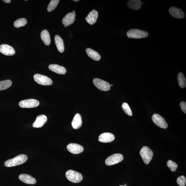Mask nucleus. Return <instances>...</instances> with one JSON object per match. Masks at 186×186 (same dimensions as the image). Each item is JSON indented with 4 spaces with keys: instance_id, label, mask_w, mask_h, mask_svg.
<instances>
[{
    "instance_id": "1",
    "label": "nucleus",
    "mask_w": 186,
    "mask_h": 186,
    "mask_svg": "<svg viewBox=\"0 0 186 186\" xmlns=\"http://www.w3.org/2000/svg\"><path fill=\"white\" fill-rule=\"evenodd\" d=\"M28 159L26 155L22 154L16 156L12 159L7 160L5 162V166L7 167H11L20 165L24 163Z\"/></svg>"
},
{
    "instance_id": "2",
    "label": "nucleus",
    "mask_w": 186,
    "mask_h": 186,
    "mask_svg": "<svg viewBox=\"0 0 186 186\" xmlns=\"http://www.w3.org/2000/svg\"><path fill=\"white\" fill-rule=\"evenodd\" d=\"M128 37L129 38L135 39H142L145 38L148 36L147 32L138 29H131L128 31L127 33Z\"/></svg>"
},
{
    "instance_id": "3",
    "label": "nucleus",
    "mask_w": 186,
    "mask_h": 186,
    "mask_svg": "<svg viewBox=\"0 0 186 186\" xmlns=\"http://www.w3.org/2000/svg\"><path fill=\"white\" fill-rule=\"evenodd\" d=\"M66 176L68 180L74 183L80 182L83 179L80 173L72 170H68L66 173Z\"/></svg>"
},
{
    "instance_id": "4",
    "label": "nucleus",
    "mask_w": 186,
    "mask_h": 186,
    "mask_svg": "<svg viewBox=\"0 0 186 186\" xmlns=\"http://www.w3.org/2000/svg\"><path fill=\"white\" fill-rule=\"evenodd\" d=\"M140 155L145 164H149L153 157V153L149 147L144 146L140 151Z\"/></svg>"
},
{
    "instance_id": "5",
    "label": "nucleus",
    "mask_w": 186,
    "mask_h": 186,
    "mask_svg": "<svg viewBox=\"0 0 186 186\" xmlns=\"http://www.w3.org/2000/svg\"><path fill=\"white\" fill-rule=\"evenodd\" d=\"M34 80L38 84L43 85H52L53 81L48 77L39 74H36L34 76Z\"/></svg>"
},
{
    "instance_id": "6",
    "label": "nucleus",
    "mask_w": 186,
    "mask_h": 186,
    "mask_svg": "<svg viewBox=\"0 0 186 186\" xmlns=\"http://www.w3.org/2000/svg\"><path fill=\"white\" fill-rule=\"evenodd\" d=\"M93 82L95 86L100 90L108 91L110 90L111 88L109 83L100 79H94Z\"/></svg>"
},
{
    "instance_id": "7",
    "label": "nucleus",
    "mask_w": 186,
    "mask_h": 186,
    "mask_svg": "<svg viewBox=\"0 0 186 186\" xmlns=\"http://www.w3.org/2000/svg\"><path fill=\"white\" fill-rule=\"evenodd\" d=\"M123 156L121 154H114L109 157L106 160L105 163L107 166H109L118 163L123 161Z\"/></svg>"
},
{
    "instance_id": "8",
    "label": "nucleus",
    "mask_w": 186,
    "mask_h": 186,
    "mask_svg": "<svg viewBox=\"0 0 186 186\" xmlns=\"http://www.w3.org/2000/svg\"><path fill=\"white\" fill-rule=\"evenodd\" d=\"M19 106L22 108H33L39 105V102L37 100L31 99L22 100L19 102Z\"/></svg>"
},
{
    "instance_id": "9",
    "label": "nucleus",
    "mask_w": 186,
    "mask_h": 186,
    "mask_svg": "<svg viewBox=\"0 0 186 186\" xmlns=\"http://www.w3.org/2000/svg\"><path fill=\"white\" fill-rule=\"evenodd\" d=\"M152 119L153 122L158 127L164 129L167 128V123L163 117L161 115L157 114H154L152 117Z\"/></svg>"
},
{
    "instance_id": "10",
    "label": "nucleus",
    "mask_w": 186,
    "mask_h": 186,
    "mask_svg": "<svg viewBox=\"0 0 186 186\" xmlns=\"http://www.w3.org/2000/svg\"><path fill=\"white\" fill-rule=\"evenodd\" d=\"M76 12L74 11L72 12H70L66 15L62 20V23L64 25V27L69 26L73 23L75 20Z\"/></svg>"
},
{
    "instance_id": "11",
    "label": "nucleus",
    "mask_w": 186,
    "mask_h": 186,
    "mask_svg": "<svg viewBox=\"0 0 186 186\" xmlns=\"http://www.w3.org/2000/svg\"><path fill=\"white\" fill-rule=\"evenodd\" d=\"M171 16L177 19H182L185 18V15L182 10L179 8L171 7L168 10Z\"/></svg>"
},
{
    "instance_id": "12",
    "label": "nucleus",
    "mask_w": 186,
    "mask_h": 186,
    "mask_svg": "<svg viewBox=\"0 0 186 186\" xmlns=\"http://www.w3.org/2000/svg\"><path fill=\"white\" fill-rule=\"evenodd\" d=\"M68 150L74 154H78L82 153L84 150L83 147L80 144L71 143L67 146Z\"/></svg>"
},
{
    "instance_id": "13",
    "label": "nucleus",
    "mask_w": 186,
    "mask_h": 186,
    "mask_svg": "<svg viewBox=\"0 0 186 186\" xmlns=\"http://www.w3.org/2000/svg\"><path fill=\"white\" fill-rule=\"evenodd\" d=\"M0 52L2 54L8 56H11L15 53V51L12 47L6 44H2L0 45Z\"/></svg>"
},
{
    "instance_id": "14",
    "label": "nucleus",
    "mask_w": 186,
    "mask_h": 186,
    "mask_svg": "<svg viewBox=\"0 0 186 186\" xmlns=\"http://www.w3.org/2000/svg\"><path fill=\"white\" fill-rule=\"evenodd\" d=\"M47 120V117L44 115H38L36 118V120L33 124V127L35 128H40L44 126Z\"/></svg>"
},
{
    "instance_id": "15",
    "label": "nucleus",
    "mask_w": 186,
    "mask_h": 186,
    "mask_svg": "<svg viewBox=\"0 0 186 186\" xmlns=\"http://www.w3.org/2000/svg\"><path fill=\"white\" fill-rule=\"evenodd\" d=\"M115 139V136L114 134L106 132L100 134L98 139L100 142L109 143L113 142Z\"/></svg>"
},
{
    "instance_id": "16",
    "label": "nucleus",
    "mask_w": 186,
    "mask_h": 186,
    "mask_svg": "<svg viewBox=\"0 0 186 186\" xmlns=\"http://www.w3.org/2000/svg\"><path fill=\"white\" fill-rule=\"evenodd\" d=\"M98 16L97 10H93L90 12L88 15L85 18L87 22L90 25H93L96 22Z\"/></svg>"
},
{
    "instance_id": "17",
    "label": "nucleus",
    "mask_w": 186,
    "mask_h": 186,
    "mask_svg": "<svg viewBox=\"0 0 186 186\" xmlns=\"http://www.w3.org/2000/svg\"><path fill=\"white\" fill-rule=\"evenodd\" d=\"M19 179L23 182L27 184L34 185L36 183V179L28 174H21L19 176Z\"/></svg>"
},
{
    "instance_id": "18",
    "label": "nucleus",
    "mask_w": 186,
    "mask_h": 186,
    "mask_svg": "<svg viewBox=\"0 0 186 186\" xmlns=\"http://www.w3.org/2000/svg\"><path fill=\"white\" fill-rule=\"evenodd\" d=\"M48 68L51 71L58 74H64L67 72V70L65 67L55 64L50 65H49Z\"/></svg>"
},
{
    "instance_id": "19",
    "label": "nucleus",
    "mask_w": 186,
    "mask_h": 186,
    "mask_svg": "<svg viewBox=\"0 0 186 186\" xmlns=\"http://www.w3.org/2000/svg\"><path fill=\"white\" fill-rule=\"evenodd\" d=\"M71 125L73 128L75 129H77L81 127L82 125V120L80 114H77L75 115Z\"/></svg>"
},
{
    "instance_id": "20",
    "label": "nucleus",
    "mask_w": 186,
    "mask_h": 186,
    "mask_svg": "<svg viewBox=\"0 0 186 186\" xmlns=\"http://www.w3.org/2000/svg\"><path fill=\"white\" fill-rule=\"evenodd\" d=\"M142 5V2L139 0H130L128 2L127 5L130 9L138 10L140 9Z\"/></svg>"
},
{
    "instance_id": "21",
    "label": "nucleus",
    "mask_w": 186,
    "mask_h": 186,
    "mask_svg": "<svg viewBox=\"0 0 186 186\" xmlns=\"http://www.w3.org/2000/svg\"><path fill=\"white\" fill-rule=\"evenodd\" d=\"M55 42L59 52L61 53H63L65 50V47L63 40L60 36L58 35L55 36Z\"/></svg>"
},
{
    "instance_id": "22",
    "label": "nucleus",
    "mask_w": 186,
    "mask_h": 186,
    "mask_svg": "<svg viewBox=\"0 0 186 186\" xmlns=\"http://www.w3.org/2000/svg\"><path fill=\"white\" fill-rule=\"evenodd\" d=\"M86 52L88 56L94 61H98L101 59V56L99 53L92 49L89 48H87Z\"/></svg>"
},
{
    "instance_id": "23",
    "label": "nucleus",
    "mask_w": 186,
    "mask_h": 186,
    "mask_svg": "<svg viewBox=\"0 0 186 186\" xmlns=\"http://www.w3.org/2000/svg\"><path fill=\"white\" fill-rule=\"evenodd\" d=\"M40 37L43 42L47 46L50 45L51 42L50 34L47 30H44L42 31Z\"/></svg>"
},
{
    "instance_id": "24",
    "label": "nucleus",
    "mask_w": 186,
    "mask_h": 186,
    "mask_svg": "<svg viewBox=\"0 0 186 186\" xmlns=\"http://www.w3.org/2000/svg\"><path fill=\"white\" fill-rule=\"evenodd\" d=\"M177 79L179 86L181 88H185L186 87V83L184 75L182 73L179 72L177 74Z\"/></svg>"
},
{
    "instance_id": "25",
    "label": "nucleus",
    "mask_w": 186,
    "mask_h": 186,
    "mask_svg": "<svg viewBox=\"0 0 186 186\" xmlns=\"http://www.w3.org/2000/svg\"><path fill=\"white\" fill-rule=\"evenodd\" d=\"M12 82L11 81L7 80L0 82V90H4L11 86Z\"/></svg>"
},
{
    "instance_id": "26",
    "label": "nucleus",
    "mask_w": 186,
    "mask_h": 186,
    "mask_svg": "<svg viewBox=\"0 0 186 186\" xmlns=\"http://www.w3.org/2000/svg\"><path fill=\"white\" fill-rule=\"evenodd\" d=\"M27 23V20L26 19L24 18H20L15 21L14 26L17 28H18L25 26Z\"/></svg>"
},
{
    "instance_id": "27",
    "label": "nucleus",
    "mask_w": 186,
    "mask_h": 186,
    "mask_svg": "<svg viewBox=\"0 0 186 186\" xmlns=\"http://www.w3.org/2000/svg\"><path fill=\"white\" fill-rule=\"evenodd\" d=\"M60 1L59 0H52L49 4L47 7V10L49 12H51L54 10L57 7Z\"/></svg>"
},
{
    "instance_id": "28",
    "label": "nucleus",
    "mask_w": 186,
    "mask_h": 186,
    "mask_svg": "<svg viewBox=\"0 0 186 186\" xmlns=\"http://www.w3.org/2000/svg\"><path fill=\"white\" fill-rule=\"evenodd\" d=\"M122 108L126 114L129 115V116H132V111L129 105L127 103L124 102L122 105Z\"/></svg>"
},
{
    "instance_id": "29",
    "label": "nucleus",
    "mask_w": 186,
    "mask_h": 186,
    "mask_svg": "<svg viewBox=\"0 0 186 186\" xmlns=\"http://www.w3.org/2000/svg\"><path fill=\"white\" fill-rule=\"evenodd\" d=\"M167 165L172 172L176 171L178 165L176 163L172 161V160H169L167 162Z\"/></svg>"
},
{
    "instance_id": "30",
    "label": "nucleus",
    "mask_w": 186,
    "mask_h": 186,
    "mask_svg": "<svg viewBox=\"0 0 186 186\" xmlns=\"http://www.w3.org/2000/svg\"><path fill=\"white\" fill-rule=\"evenodd\" d=\"M177 183L180 186H185L186 183V177L183 176L178 177L177 179Z\"/></svg>"
},
{
    "instance_id": "31",
    "label": "nucleus",
    "mask_w": 186,
    "mask_h": 186,
    "mask_svg": "<svg viewBox=\"0 0 186 186\" xmlns=\"http://www.w3.org/2000/svg\"><path fill=\"white\" fill-rule=\"evenodd\" d=\"M180 106L183 112L186 114V103L184 101H182L180 104Z\"/></svg>"
},
{
    "instance_id": "32",
    "label": "nucleus",
    "mask_w": 186,
    "mask_h": 186,
    "mask_svg": "<svg viewBox=\"0 0 186 186\" xmlns=\"http://www.w3.org/2000/svg\"><path fill=\"white\" fill-rule=\"evenodd\" d=\"M3 1L5 3H9L11 1L10 0H3Z\"/></svg>"
},
{
    "instance_id": "33",
    "label": "nucleus",
    "mask_w": 186,
    "mask_h": 186,
    "mask_svg": "<svg viewBox=\"0 0 186 186\" xmlns=\"http://www.w3.org/2000/svg\"><path fill=\"white\" fill-rule=\"evenodd\" d=\"M74 1H75V2H77V1H79V0H78V1H77V0H76V1H75V0H74Z\"/></svg>"
},
{
    "instance_id": "34",
    "label": "nucleus",
    "mask_w": 186,
    "mask_h": 186,
    "mask_svg": "<svg viewBox=\"0 0 186 186\" xmlns=\"http://www.w3.org/2000/svg\"><path fill=\"white\" fill-rule=\"evenodd\" d=\"M111 85V86H113V85Z\"/></svg>"
},
{
    "instance_id": "35",
    "label": "nucleus",
    "mask_w": 186,
    "mask_h": 186,
    "mask_svg": "<svg viewBox=\"0 0 186 186\" xmlns=\"http://www.w3.org/2000/svg\"><path fill=\"white\" fill-rule=\"evenodd\" d=\"M124 186H127V185H126L125 184L124 185Z\"/></svg>"
},
{
    "instance_id": "36",
    "label": "nucleus",
    "mask_w": 186,
    "mask_h": 186,
    "mask_svg": "<svg viewBox=\"0 0 186 186\" xmlns=\"http://www.w3.org/2000/svg\"><path fill=\"white\" fill-rule=\"evenodd\" d=\"M124 186L122 185H120V186Z\"/></svg>"
}]
</instances>
